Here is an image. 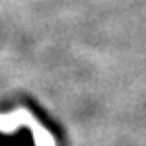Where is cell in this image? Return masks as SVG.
<instances>
[{"instance_id": "cell-1", "label": "cell", "mask_w": 146, "mask_h": 146, "mask_svg": "<svg viewBox=\"0 0 146 146\" xmlns=\"http://www.w3.org/2000/svg\"><path fill=\"white\" fill-rule=\"evenodd\" d=\"M12 119H16V121H10V123L2 125V129H4V131H14L18 125H29V127H31V133H33L35 146H56L55 138L49 135V131H47L43 125L35 123V119L29 115V111L20 109L16 115H12Z\"/></svg>"}]
</instances>
